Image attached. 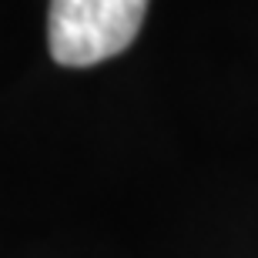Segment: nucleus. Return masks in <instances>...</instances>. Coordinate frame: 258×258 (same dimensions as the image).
I'll list each match as a JSON object with an SVG mask.
<instances>
[{"mask_svg": "<svg viewBox=\"0 0 258 258\" xmlns=\"http://www.w3.org/2000/svg\"><path fill=\"white\" fill-rule=\"evenodd\" d=\"M148 0H50L47 44L64 67H91L131 47Z\"/></svg>", "mask_w": 258, "mask_h": 258, "instance_id": "1", "label": "nucleus"}]
</instances>
